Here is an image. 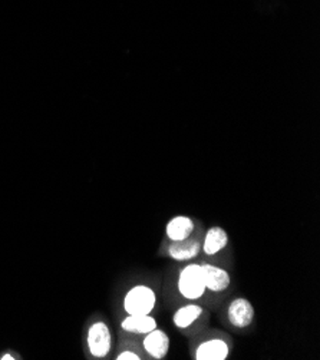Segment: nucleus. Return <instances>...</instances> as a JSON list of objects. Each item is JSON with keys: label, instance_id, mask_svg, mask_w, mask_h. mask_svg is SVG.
Wrapping results in <instances>:
<instances>
[{"label": "nucleus", "instance_id": "obj_1", "mask_svg": "<svg viewBox=\"0 0 320 360\" xmlns=\"http://www.w3.org/2000/svg\"><path fill=\"white\" fill-rule=\"evenodd\" d=\"M177 290L183 299L188 302H197L207 293L203 266L198 263L186 264L177 277Z\"/></svg>", "mask_w": 320, "mask_h": 360}, {"label": "nucleus", "instance_id": "obj_2", "mask_svg": "<svg viewBox=\"0 0 320 360\" xmlns=\"http://www.w3.org/2000/svg\"><path fill=\"white\" fill-rule=\"evenodd\" d=\"M157 306V293L151 285L135 284L124 296L122 307L127 314H153Z\"/></svg>", "mask_w": 320, "mask_h": 360}, {"label": "nucleus", "instance_id": "obj_3", "mask_svg": "<svg viewBox=\"0 0 320 360\" xmlns=\"http://www.w3.org/2000/svg\"><path fill=\"white\" fill-rule=\"evenodd\" d=\"M88 349L95 359H103L113 349V333L105 321H95L88 329Z\"/></svg>", "mask_w": 320, "mask_h": 360}, {"label": "nucleus", "instance_id": "obj_4", "mask_svg": "<svg viewBox=\"0 0 320 360\" xmlns=\"http://www.w3.org/2000/svg\"><path fill=\"white\" fill-rule=\"evenodd\" d=\"M227 319L237 330H244L253 325L256 319L255 306L245 297H236L227 307Z\"/></svg>", "mask_w": 320, "mask_h": 360}, {"label": "nucleus", "instance_id": "obj_5", "mask_svg": "<svg viewBox=\"0 0 320 360\" xmlns=\"http://www.w3.org/2000/svg\"><path fill=\"white\" fill-rule=\"evenodd\" d=\"M231 352L229 340L223 338H210L200 342L196 346L194 357L196 360H226Z\"/></svg>", "mask_w": 320, "mask_h": 360}, {"label": "nucleus", "instance_id": "obj_6", "mask_svg": "<svg viewBox=\"0 0 320 360\" xmlns=\"http://www.w3.org/2000/svg\"><path fill=\"white\" fill-rule=\"evenodd\" d=\"M201 253V240L196 237H188L181 241H169L167 247V256L179 263H187L197 259Z\"/></svg>", "mask_w": 320, "mask_h": 360}, {"label": "nucleus", "instance_id": "obj_7", "mask_svg": "<svg viewBox=\"0 0 320 360\" xmlns=\"http://www.w3.org/2000/svg\"><path fill=\"white\" fill-rule=\"evenodd\" d=\"M203 273H204V281H205V289L210 293H224L230 284H231V276L230 273L219 266H215L211 263L201 264Z\"/></svg>", "mask_w": 320, "mask_h": 360}, {"label": "nucleus", "instance_id": "obj_8", "mask_svg": "<svg viewBox=\"0 0 320 360\" xmlns=\"http://www.w3.org/2000/svg\"><path fill=\"white\" fill-rule=\"evenodd\" d=\"M229 243L230 237L227 231L220 226H212L205 230L204 238L201 241V251L207 257H215L227 248Z\"/></svg>", "mask_w": 320, "mask_h": 360}, {"label": "nucleus", "instance_id": "obj_9", "mask_svg": "<svg viewBox=\"0 0 320 360\" xmlns=\"http://www.w3.org/2000/svg\"><path fill=\"white\" fill-rule=\"evenodd\" d=\"M169 346L171 343L167 332L158 328L144 335V339H142V347H144L146 353L155 360H164L169 352Z\"/></svg>", "mask_w": 320, "mask_h": 360}, {"label": "nucleus", "instance_id": "obj_10", "mask_svg": "<svg viewBox=\"0 0 320 360\" xmlns=\"http://www.w3.org/2000/svg\"><path fill=\"white\" fill-rule=\"evenodd\" d=\"M158 328L153 314H127L121 321V329L128 335L144 336Z\"/></svg>", "mask_w": 320, "mask_h": 360}, {"label": "nucleus", "instance_id": "obj_11", "mask_svg": "<svg viewBox=\"0 0 320 360\" xmlns=\"http://www.w3.org/2000/svg\"><path fill=\"white\" fill-rule=\"evenodd\" d=\"M196 231V223L188 215H174L165 226V237L169 241H181L191 237Z\"/></svg>", "mask_w": 320, "mask_h": 360}, {"label": "nucleus", "instance_id": "obj_12", "mask_svg": "<svg viewBox=\"0 0 320 360\" xmlns=\"http://www.w3.org/2000/svg\"><path fill=\"white\" fill-rule=\"evenodd\" d=\"M203 314H204V309L198 303L188 302L187 304L179 307L174 311L172 323L177 329L187 330L193 325H196Z\"/></svg>", "mask_w": 320, "mask_h": 360}, {"label": "nucleus", "instance_id": "obj_13", "mask_svg": "<svg viewBox=\"0 0 320 360\" xmlns=\"http://www.w3.org/2000/svg\"><path fill=\"white\" fill-rule=\"evenodd\" d=\"M115 359L117 360H141L142 357H141V354L138 352L127 349V350H122L121 353H118Z\"/></svg>", "mask_w": 320, "mask_h": 360}, {"label": "nucleus", "instance_id": "obj_14", "mask_svg": "<svg viewBox=\"0 0 320 360\" xmlns=\"http://www.w3.org/2000/svg\"><path fill=\"white\" fill-rule=\"evenodd\" d=\"M13 359H16V357H13V356H12V354H9V353L0 356V360H13Z\"/></svg>", "mask_w": 320, "mask_h": 360}]
</instances>
